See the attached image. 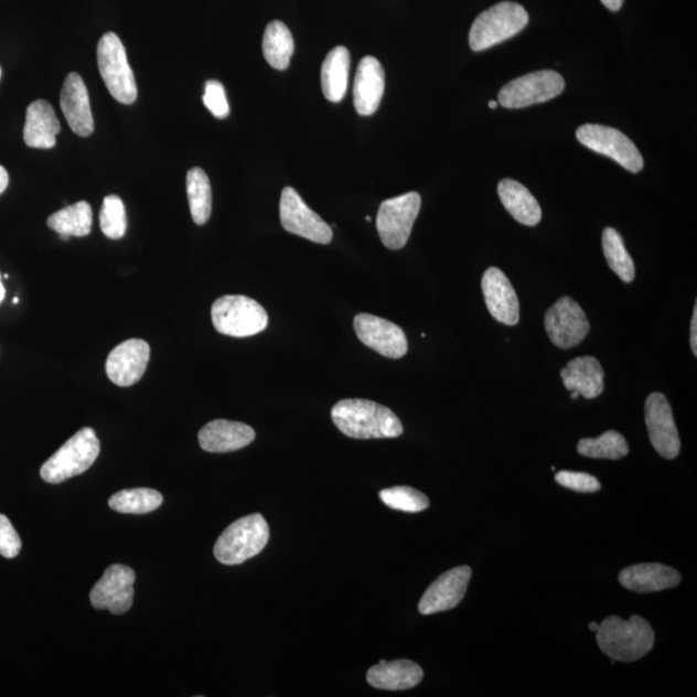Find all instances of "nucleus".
Returning <instances> with one entry per match:
<instances>
[{
    "label": "nucleus",
    "instance_id": "43",
    "mask_svg": "<svg viewBox=\"0 0 697 697\" xmlns=\"http://www.w3.org/2000/svg\"><path fill=\"white\" fill-rule=\"evenodd\" d=\"M598 626H600V624H597V623H590V624H589V631H590V632H597V631H598Z\"/></svg>",
    "mask_w": 697,
    "mask_h": 697
},
{
    "label": "nucleus",
    "instance_id": "37",
    "mask_svg": "<svg viewBox=\"0 0 697 697\" xmlns=\"http://www.w3.org/2000/svg\"><path fill=\"white\" fill-rule=\"evenodd\" d=\"M556 481L560 486L582 492V494H593L601 490L600 481L587 473L562 471L557 473Z\"/></svg>",
    "mask_w": 697,
    "mask_h": 697
},
{
    "label": "nucleus",
    "instance_id": "12",
    "mask_svg": "<svg viewBox=\"0 0 697 697\" xmlns=\"http://www.w3.org/2000/svg\"><path fill=\"white\" fill-rule=\"evenodd\" d=\"M545 331L557 347L571 349L585 341L590 324L578 302L571 298H562L545 314Z\"/></svg>",
    "mask_w": 697,
    "mask_h": 697
},
{
    "label": "nucleus",
    "instance_id": "38",
    "mask_svg": "<svg viewBox=\"0 0 697 697\" xmlns=\"http://www.w3.org/2000/svg\"><path fill=\"white\" fill-rule=\"evenodd\" d=\"M22 543L20 536L6 515L0 514V555L4 558H17L20 555Z\"/></svg>",
    "mask_w": 697,
    "mask_h": 697
},
{
    "label": "nucleus",
    "instance_id": "26",
    "mask_svg": "<svg viewBox=\"0 0 697 697\" xmlns=\"http://www.w3.org/2000/svg\"><path fill=\"white\" fill-rule=\"evenodd\" d=\"M500 200L510 214L522 225L536 226L541 222L543 212L539 202L532 192L518 181L505 179L497 187Z\"/></svg>",
    "mask_w": 697,
    "mask_h": 697
},
{
    "label": "nucleus",
    "instance_id": "46",
    "mask_svg": "<svg viewBox=\"0 0 697 697\" xmlns=\"http://www.w3.org/2000/svg\"><path fill=\"white\" fill-rule=\"evenodd\" d=\"M367 222H373V218H371L369 216L366 217Z\"/></svg>",
    "mask_w": 697,
    "mask_h": 697
},
{
    "label": "nucleus",
    "instance_id": "31",
    "mask_svg": "<svg viewBox=\"0 0 697 697\" xmlns=\"http://www.w3.org/2000/svg\"><path fill=\"white\" fill-rule=\"evenodd\" d=\"M163 504L161 492L153 489L124 490L109 500L112 511L125 514H148Z\"/></svg>",
    "mask_w": 697,
    "mask_h": 697
},
{
    "label": "nucleus",
    "instance_id": "18",
    "mask_svg": "<svg viewBox=\"0 0 697 697\" xmlns=\"http://www.w3.org/2000/svg\"><path fill=\"white\" fill-rule=\"evenodd\" d=\"M484 301L492 317L500 323L517 325L519 301L511 280L497 268H490L482 278Z\"/></svg>",
    "mask_w": 697,
    "mask_h": 697
},
{
    "label": "nucleus",
    "instance_id": "8",
    "mask_svg": "<svg viewBox=\"0 0 697 697\" xmlns=\"http://www.w3.org/2000/svg\"><path fill=\"white\" fill-rule=\"evenodd\" d=\"M421 208V196L411 192L382 203L377 214V232L383 244L389 249H400L407 245L416 218Z\"/></svg>",
    "mask_w": 697,
    "mask_h": 697
},
{
    "label": "nucleus",
    "instance_id": "27",
    "mask_svg": "<svg viewBox=\"0 0 697 697\" xmlns=\"http://www.w3.org/2000/svg\"><path fill=\"white\" fill-rule=\"evenodd\" d=\"M349 72H351V53L343 45H339L325 56L322 65V89L329 101H343L347 89Z\"/></svg>",
    "mask_w": 697,
    "mask_h": 697
},
{
    "label": "nucleus",
    "instance_id": "5",
    "mask_svg": "<svg viewBox=\"0 0 697 697\" xmlns=\"http://www.w3.org/2000/svg\"><path fill=\"white\" fill-rule=\"evenodd\" d=\"M217 332L232 337H249L268 328L269 317L259 302L240 294H226L211 309Z\"/></svg>",
    "mask_w": 697,
    "mask_h": 697
},
{
    "label": "nucleus",
    "instance_id": "40",
    "mask_svg": "<svg viewBox=\"0 0 697 697\" xmlns=\"http://www.w3.org/2000/svg\"><path fill=\"white\" fill-rule=\"evenodd\" d=\"M10 178L9 172L4 169L3 165H0V195L6 192L7 186H9Z\"/></svg>",
    "mask_w": 697,
    "mask_h": 697
},
{
    "label": "nucleus",
    "instance_id": "13",
    "mask_svg": "<svg viewBox=\"0 0 697 697\" xmlns=\"http://www.w3.org/2000/svg\"><path fill=\"white\" fill-rule=\"evenodd\" d=\"M136 573L132 568L112 565L106 568L103 578L90 590V603L96 610H108L114 615H124L133 603Z\"/></svg>",
    "mask_w": 697,
    "mask_h": 697
},
{
    "label": "nucleus",
    "instance_id": "22",
    "mask_svg": "<svg viewBox=\"0 0 697 697\" xmlns=\"http://www.w3.org/2000/svg\"><path fill=\"white\" fill-rule=\"evenodd\" d=\"M680 575L669 566L641 564L624 568L619 575L620 585L636 593H653L679 586Z\"/></svg>",
    "mask_w": 697,
    "mask_h": 697
},
{
    "label": "nucleus",
    "instance_id": "23",
    "mask_svg": "<svg viewBox=\"0 0 697 697\" xmlns=\"http://www.w3.org/2000/svg\"><path fill=\"white\" fill-rule=\"evenodd\" d=\"M421 666L411 661H380L367 672L368 684L386 691H405L420 684Z\"/></svg>",
    "mask_w": 697,
    "mask_h": 697
},
{
    "label": "nucleus",
    "instance_id": "28",
    "mask_svg": "<svg viewBox=\"0 0 697 697\" xmlns=\"http://www.w3.org/2000/svg\"><path fill=\"white\" fill-rule=\"evenodd\" d=\"M294 51L293 36L282 21H272L265 30L262 52L265 60L277 71L290 66Z\"/></svg>",
    "mask_w": 697,
    "mask_h": 697
},
{
    "label": "nucleus",
    "instance_id": "7",
    "mask_svg": "<svg viewBox=\"0 0 697 697\" xmlns=\"http://www.w3.org/2000/svg\"><path fill=\"white\" fill-rule=\"evenodd\" d=\"M97 64L111 96L120 104H133L138 98V85L125 45L117 34L106 33L98 42Z\"/></svg>",
    "mask_w": 697,
    "mask_h": 697
},
{
    "label": "nucleus",
    "instance_id": "19",
    "mask_svg": "<svg viewBox=\"0 0 697 697\" xmlns=\"http://www.w3.org/2000/svg\"><path fill=\"white\" fill-rule=\"evenodd\" d=\"M62 110L66 122L69 124L74 133L81 138H88L95 130L93 111H90L88 89L77 73L67 75L63 90Z\"/></svg>",
    "mask_w": 697,
    "mask_h": 697
},
{
    "label": "nucleus",
    "instance_id": "17",
    "mask_svg": "<svg viewBox=\"0 0 697 697\" xmlns=\"http://www.w3.org/2000/svg\"><path fill=\"white\" fill-rule=\"evenodd\" d=\"M472 578V568L460 566L444 572L423 593L419 603L422 615L444 612L457 608L465 597L469 581Z\"/></svg>",
    "mask_w": 697,
    "mask_h": 697
},
{
    "label": "nucleus",
    "instance_id": "33",
    "mask_svg": "<svg viewBox=\"0 0 697 697\" xmlns=\"http://www.w3.org/2000/svg\"><path fill=\"white\" fill-rule=\"evenodd\" d=\"M582 457L590 459L619 460L626 457L629 446L626 439L615 430L605 431L598 438H585L578 444Z\"/></svg>",
    "mask_w": 697,
    "mask_h": 697
},
{
    "label": "nucleus",
    "instance_id": "1",
    "mask_svg": "<svg viewBox=\"0 0 697 697\" xmlns=\"http://www.w3.org/2000/svg\"><path fill=\"white\" fill-rule=\"evenodd\" d=\"M331 418L341 433L349 438L382 439L404 435L398 416L374 400H340L333 406Z\"/></svg>",
    "mask_w": 697,
    "mask_h": 697
},
{
    "label": "nucleus",
    "instance_id": "2",
    "mask_svg": "<svg viewBox=\"0 0 697 697\" xmlns=\"http://www.w3.org/2000/svg\"><path fill=\"white\" fill-rule=\"evenodd\" d=\"M598 646L615 662L632 663L640 661L654 647L653 628L641 616L623 620L610 616L598 626Z\"/></svg>",
    "mask_w": 697,
    "mask_h": 697
},
{
    "label": "nucleus",
    "instance_id": "39",
    "mask_svg": "<svg viewBox=\"0 0 697 697\" xmlns=\"http://www.w3.org/2000/svg\"><path fill=\"white\" fill-rule=\"evenodd\" d=\"M691 349L693 353L697 355V305H695L691 322Z\"/></svg>",
    "mask_w": 697,
    "mask_h": 697
},
{
    "label": "nucleus",
    "instance_id": "36",
    "mask_svg": "<svg viewBox=\"0 0 697 697\" xmlns=\"http://www.w3.org/2000/svg\"><path fill=\"white\" fill-rule=\"evenodd\" d=\"M203 103L206 108L218 119L229 116L230 108L227 103L225 88L218 81H208L204 90Z\"/></svg>",
    "mask_w": 697,
    "mask_h": 697
},
{
    "label": "nucleus",
    "instance_id": "16",
    "mask_svg": "<svg viewBox=\"0 0 697 697\" xmlns=\"http://www.w3.org/2000/svg\"><path fill=\"white\" fill-rule=\"evenodd\" d=\"M149 361L150 346L147 341L130 339L112 349L106 360V375L111 383L126 388L141 380Z\"/></svg>",
    "mask_w": 697,
    "mask_h": 697
},
{
    "label": "nucleus",
    "instance_id": "6",
    "mask_svg": "<svg viewBox=\"0 0 697 697\" xmlns=\"http://www.w3.org/2000/svg\"><path fill=\"white\" fill-rule=\"evenodd\" d=\"M528 20L527 11L518 3L495 4L473 22L469 45L475 52L486 51L521 33Z\"/></svg>",
    "mask_w": 697,
    "mask_h": 697
},
{
    "label": "nucleus",
    "instance_id": "45",
    "mask_svg": "<svg viewBox=\"0 0 697 697\" xmlns=\"http://www.w3.org/2000/svg\"><path fill=\"white\" fill-rule=\"evenodd\" d=\"M571 398L572 399L579 398V393L571 392Z\"/></svg>",
    "mask_w": 697,
    "mask_h": 697
},
{
    "label": "nucleus",
    "instance_id": "29",
    "mask_svg": "<svg viewBox=\"0 0 697 697\" xmlns=\"http://www.w3.org/2000/svg\"><path fill=\"white\" fill-rule=\"evenodd\" d=\"M93 208L82 201L55 212L49 217L47 225L60 236L86 237L93 229Z\"/></svg>",
    "mask_w": 697,
    "mask_h": 697
},
{
    "label": "nucleus",
    "instance_id": "20",
    "mask_svg": "<svg viewBox=\"0 0 697 697\" xmlns=\"http://www.w3.org/2000/svg\"><path fill=\"white\" fill-rule=\"evenodd\" d=\"M255 437V430L244 422L214 420L201 429L199 441L204 451L227 453L245 449Z\"/></svg>",
    "mask_w": 697,
    "mask_h": 697
},
{
    "label": "nucleus",
    "instance_id": "14",
    "mask_svg": "<svg viewBox=\"0 0 697 697\" xmlns=\"http://www.w3.org/2000/svg\"><path fill=\"white\" fill-rule=\"evenodd\" d=\"M354 330L363 344L386 358L399 360L405 357L408 351L404 330L384 318L358 314L354 320Z\"/></svg>",
    "mask_w": 697,
    "mask_h": 697
},
{
    "label": "nucleus",
    "instance_id": "15",
    "mask_svg": "<svg viewBox=\"0 0 697 697\" xmlns=\"http://www.w3.org/2000/svg\"><path fill=\"white\" fill-rule=\"evenodd\" d=\"M648 437L654 449L665 459H676L680 450V441L672 407L662 393H653L645 406Z\"/></svg>",
    "mask_w": 697,
    "mask_h": 697
},
{
    "label": "nucleus",
    "instance_id": "44",
    "mask_svg": "<svg viewBox=\"0 0 697 697\" xmlns=\"http://www.w3.org/2000/svg\"><path fill=\"white\" fill-rule=\"evenodd\" d=\"M498 103L497 101H490L489 106L491 109H496L497 108Z\"/></svg>",
    "mask_w": 697,
    "mask_h": 697
},
{
    "label": "nucleus",
    "instance_id": "21",
    "mask_svg": "<svg viewBox=\"0 0 697 697\" xmlns=\"http://www.w3.org/2000/svg\"><path fill=\"white\" fill-rule=\"evenodd\" d=\"M385 89V72L377 58L366 56L360 63L354 82L355 110L363 117L373 116L380 106Z\"/></svg>",
    "mask_w": 697,
    "mask_h": 697
},
{
    "label": "nucleus",
    "instance_id": "11",
    "mask_svg": "<svg viewBox=\"0 0 697 697\" xmlns=\"http://www.w3.org/2000/svg\"><path fill=\"white\" fill-rule=\"evenodd\" d=\"M280 223L288 233L314 244H331L333 233L324 219L308 207L300 194L292 187H285L279 204Z\"/></svg>",
    "mask_w": 697,
    "mask_h": 697
},
{
    "label": "nucleus",
    "instance_id": "48",
    "mask_svg": "<svg viewBox=\"0 0 697 697\" xmlns=\"http://www.w3.org/2000/svg\"><path fill=\"white\" fill-rule=\"evenodd\" d=\"M0 75H2V71H0Z\"/></svg>",
    "mask_w": 697,
    "mask_h": 697
},
{
    "label": "nucleus",
    "instance_id": "35",
    "mask_svg": "<svg viewBox=\"0 0 697 697\" xmlns=\"http://www.w3.org/2000/svg\"><path fill=\"white\" fill-rule=\"evenodd\" d=\"M100 226L105 237L120 239L127 230V216L124 201L118 195L106 196L100 214Z\"/></svg>",
    "mask_w": 697,
    "mask_h": 697
},
{
    "label": "nucleus",
    "instance_id": "3",
    "mask_svg": "<svg viewBox=\"0 0 697 697\" xmlns=\"http://www.w3.org/2000/svg\"><path fill=\"white\" fill-rule=\"evenodd\" d=\"M270 537L268 522L261 514L240 518L219 535L214 555L219 564L236 566L260 555Z\"/></svg>",
    "mask_w": 697,
    "mask_h": 697
},
{
    "label": "nucleus",
    "instance_id": "24",
    "mask_svg": "<svg viewBox=\"0 0 697 697\" xmlns=\"http://www.w3.org/2000/svg\"><path fill=\"white\" fill-rule=\"evenodd\" d=\"M62 130L55 110L44 100H36L29 106L24 128V141L29 148L51 149L56 146V138Z\"/></svg>",
    "mask_w": 697,
    "mask_h": 697
},
{
    "label": "nucleus",
    "instance_id": "9",
    "mask_svg": "<svg viewBox=\"0 0 697 697\" xmlns=\"http://www.w3.org/2000/svg\"><path fill=\"white\" fill-rule=\"evenodd\" d=\"M576 139L589 150L612 159L632 173L643 170V157L635 143L616 128L602 125H585L576 131Z\"/></svg>",
    "mask_w": 697,
    "mask_h": 697
},
{
    "label": "nucleus",
    "instance_id": "41",
    "mask_svg": "<svg viewBox=\"0 0 697 697\" xmlns=\"http://www.w3.org/2000/svg\"><path fill=\"white\" fill-rule=\"evenodd\" d=\"M601 2L612 12H618L624 4V0H601Z\"/></svg>",
    "mask_w": 697,
    "mask_h": 697
},
{
    "label": "nucleus",
    "instance_id": "32",
    "mask_svg": "<svg viewBox=\"0 0 697 697\" xmlns=\"http://www.w3.org/2000/svg\"><path fill=\"white\" fill-rule=\"evenodd\" d=\"M602 246L605 260H608L612 271L625 283H631L635 277V267L631 255L626 251L624 240L620 233L613 227L604 229Z\"/></svg>",
    "mask_w": 697,
    "mask_h": 697
},
{
    "label": "nucleus",
    "instance_id": "34",
    "mask_svg": "<svg viewBox=\"0 0 697 697\" xmlns=\"http://www.w3.org/2000/svg\"><path fill=\"white\" fill-rule=\"evenodd\" d=\"M380 498L392 510L406 513H420L429 507V498L422 492L406 486L383 490Z\"/></svg>",
    "mask_w": 697,
    "mask_h": 697
},
{
    "label": "nucleus",
    "instance_id": "4",
    "mask_svg": "<svg viewBox=\"0 0 697 697\" xmlns=\"http://www.w3.org/2000/svg\"><path fill=\"white\" fill-rule=\"evenodd\" d=\"M100 454V441L94 429L83 428L62 449L44 462L41 476L44 482L60 484L88 471Z\"/></svg>",
    "mask_w": 697,
    "mask_h": 697
},
{
    "label": "nucleus",
    "instance_id": "30",
    "mask_svg": "<svg viewBox=\"0 0 697 697\" xmlns=\"http://www.w3.org/2000/svg\"><path fill=\"white\" fill-rule=\"evenodd\" d=\"M186 192L194 223L206 224L212 212V189L207 173L200 167L187 172Z\"/></svg>",
    "mask_w": 697,
    "mask_h": 697
},
{
    "label": "nucleus",
    "instance_id": "10",
    "mask_svg": "<svg viewBox=\"0 0 697 697\" xmlns=\"http://www.w3.org/2000/svg\"><path fill=\"white\" fill-rule=\"evenodd\" d=\"M565 86L562 75L555 71L529 73L507 83L498 93V104L506 109L527 108L553 100L564 93Z\"/></svg>",
    "mask_w": 697,
    "mask_h": 697
},
{
    "label": "nucleus",
    "instance_id": "42",
    "mask_svg": "<svg viewBox=\"0 0 697 697\" xmlns=\"http://www.w3.org/2000/svg\"><path fill=\"white\" fill-rule=\"evenodd\" d=\"M4 297H6V290L2 283V277H0V302L4 300Z\"/></svg>",
    "mask_w": 697,
    "mask_h": 697
},
{
    "label": "nucleus",
    "instance_id": "25",
    "mask_svg": "<svg viewBox=\"0 0 697 697\" xmlns=\"http://www.w3.org/2000/svg\"><path fill=\"white\" fill-rule=\"evenodd\" d=\"M565 388L587 399L600 397L604 390V371L594 357H580L568 362L560 371Z\"/></svg>",
    "mask_w": 697,
    "mask_h": 697
},
{
    "label": "nucleus",
    "instance_id": "47",
    "mask_svg": "<svg viewBox=\"0 0 697 697\" xmlns=\"http://www.w3.org/2000/svg\"><path fill=\"white\" fill-rule=\"evenodd\" d=\"M13 302H14V304H18L19 299H18V298H17V299H13Z\"/></svg>",
    "mask_w": 697,
    "mask_h": 697
}]
</instances>
